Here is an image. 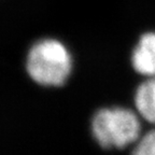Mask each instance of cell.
<instances>
[{
    "label": "cell",
    "mask_w": 155,
    "mask_h": 155,
    "mask_svg": "<svg viewBox=\"0 0 155 155\" xmlns=\"http://www.w3.org/2000/svg\"><path fill=\"white\" fill-rule=\"evenodd\" d=\"M26 70L37 84L48 87L61 86L72 71V56L59 40L41 39L29 48Z\"/></svg>",
    "instance_id": "6da1fadb"
},
{
    "label": "cell",
    "mask_w": 155,
    "mask_h": 155,
    "mask_svg": "<svg viewBox=\"0 0 155 155\" xmlns=\"http://www.w3.org/2000/svg\"><path fill=\"white\" fill-rule=\"evenodd\" d=\"M91 133L104 149H125L137 143L141 135V117L125 107H106L91 120Z\"/></svg>",
    "instance_id": "7a4b0ae2"
},
{
    "label": "cell",
    "mask_w": 155,
    "mask_h": 155,
    "mask_svg": "<svg viewBox=\"0 0 155 155\" xmlns=\"http://www.w3.org/2000/svg\"><path fill=\"white\" fill-rule=\"evenodd\" d=\"M131 66L139 74L155 77V32H147L140 37L131 54Z\"/></svg>",
    "instance_id": "3957f363"
},
{
    "label": "cell",
    "mask_w": 155,
    "mask_h": 155,
    "mask_svg": "<svg viewBox=\"0 0 155 155\" xmlns=\"http://www.w3.org/2000/svg\"><path fill=\"white\" fill-rule=\"evenodd\" d=\"M134 104L141 120L155 125V77L138 85L134 94Z\"/></svg>",
    "instance_id": "277c9868"
},
{
    "label": "cell",
    "mask_w": 155,
    "mask_h": 155,
    "mask_svg": "<svg viewBox=\"0 0 155 155\" xmlns=\"http://www.w3.org/2000/svg\"><path fill=\"white\" fill-rule=\"evenodd\" d=\"M131 155H155V128L141 136L134 145Z\"/></svg>",
    "instance_id": "5b68a950"
}]
</instances>
